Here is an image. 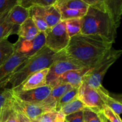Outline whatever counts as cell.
<instances>
[{
	"mask_svg": "<svg viewBox=\"0 0 122 122\" xmlns=\"http://www.w3.org/2000/svg\"><path fill=\"white\" fill-rule=\"evenodd\" d=\"M113 42L98 35L79 33L71 37L66 56L82 67H94L112 48Z\"/></svg>",
	"mask_w": 122,
	"mask_h": 122,
	"instance_id": "1",
	"label": "cell"
},
{
	"mask_svg": "<svg viewBox=\"0 0 122 122\" xmlns=\"http://www.w3.org/2000/svg\"><path fill=\"white\" fill-rule=\"evenodd\" d=\"M64 54V50L54 52L46 46H44L35 54L27 58L12 74L8 81V83L11 85V89H17L31 75L42 69L49 68L55 61Z\"/></svg>",
	"mask_w": 122,
	"mask_h": 122,
	"instance_id": "2",
	"label": "cell"
},
{
	"mask_svg": "<svg viewBox=\"0 0 122 122\" xmlns=\"http://www.w3.org/2000/svg\"><path fill=\"white\" fill-rule=\"evenodd\" d=\"M81 20V33L100 36L112 42H115L119 26L108 12L89 6L86 13Z\"/></svg>",
	"mask_w": 122,
	"mask_h": 122,
	"instance_id": "3",
	"label": "cell"
},
{
	"mask_svg": "<svg viewBox=\"0 0 122 122\" xmlns=\"http://www.w3.org/2000/svg\"><path fill=\"white\" fill-rule=\"evenodd\" d=\"M122 50L112 48L103 58L86 73L83 77L84 81L89 86L95 89L101 85V82L108 69L120 57Z\"/></svg>",
	"mask_w": 122,
	"mask_h": 122,
	"instance_id": "4",
	"label": "cell"
},
{
	"mask_svg": "<svg viewBox=\"0 0 122 122\" xmlns=\"http://www.w3.org/2000/svg\"><path fill=\"white\" fill-rule=\"evenodd\" d=\"M45 36V46L54 52H59L65 50L69 43V38L65 21H61L51 28L44 32Z\"/></svg>",
	"mask_w": 122,
	"mask_h": 122,
	"instance_id": "5",
	"label": "cell"
},
{
	"mask_svg": "<svg viewBox=\"0 0 122 122\" xmlns=\"http://www.w3.org/2000/svg\"><path fill=\"white\" fill-rule=\"evenodd\" d=\"M61 15V20L82 18L89 5L82 0H57L54 4Z\"/></svg>",
	"mask_w": 122,
	"mask_h": 122,
	"instance_id": "6",
	"label": "cell"
},
{
	"mask_svg": "<svg viewBox=\"0 0 122 122\" xmlns=\"http://www.w3.org/2000/svg\"><path fill=\"white\" fill-rule=\"evenodd\" d=\"M82 68L84 67L74 63L64 54L62 57L55 61L48 68V73L46 76V85H52L61 75L66 71Z\"/></svg>",
	"mask_w": 122,
	"mask_h": 122,
	"instance_id": "7",
	"label": "cell"
},
{
	"mask_svg": "<svg viewBox=\"0 0 122 122\" xmlns=\"http://www.w3.org/2000/svg\"><path fill=\"white\" fill-rule=\"evenodd\" d=\"M77 99L81 101L86 108L98 113L102 110L104 103L94 88L89 86L83 81L78 88Z\"/></svg>",
	"mask_w": 122,
	"mask_h": 122,
	"instance_id": "8",
	"label": "cell"
},
{
	"mask_svg": "<svg viewBox=\"0 0 122 122\" xmlns=\"http://www.w3.org/2000/svg\"><path fill=\"white\" fill-rule=\"evenodd\" d=\"M14 44V51L29 58L45 46L44 32H41L36 36L30 41L19 38Z\"/></svg>",
	"mask_w": 122,
	"mask_h": 122,
	"instance_id": "9",
	"label": "cell"
},
{
	"mask_svg": "<svg viewBox=\"0 0 122 122\" xmlns=\"http://www.w3.org/2000/svg\"><path fill=\"white\" fill-rule=\"evenodd\" d=\"M52 86L45 85L30 90H13L12 94L19 100L28 103L38 105L48 97L52 90Z\"/></svg>",
	"mask_w": 122,
	"mask_h": 122,
	"instance_id": "10",
	"label": "cell"
},
{
	"mask_svg": "<svg viewBox=\"0 0 122 122\" xmlns=\"http://www.w3.org/2000/svg\"><path fill=\"white\" fill-rule=\"evenodd\" d=\"M27 57L14 51L8 60L0 66V87H5L8 83V79Z\"/></svg>",
	"mask_w": 122,
	"mask_h": 122,
	"instance_id": "11",
	"label": "cell"
},
{
	"mask_svg": "<svg viewBox=\"0 0 122 122\" xmlns=\"http://www.w3.org/2000/svg\"><path fill=\"white\" fill-rule=\"evenodd\" d=\"M29 17L38 15L41 17L47 23L48 28L53 27L61 21V15L58 10L54 5L39 7L33 6L29 8Z\"/></svg>",
	"mask_w": 122,
	"mask_h": 122,
	"instance_id": "12",
	"label": "cell"
},
{
	"mask_svg": "<svg viewBox=\"0 0 122 122\" xmlns=\"http://www.w3.org/2000/svg\"><path fill=\"white\" fill-rule=\"evenodd\" d=\"M73 88L66 83H59L52 86V90L48 97L38 106L47 111L56 110V107L61 97Z\"/></svg>",
	"mask_w": 122,
	"mask_h": 122,
	"instance_id": "13",
	"label": "cell"
},
{
	"mask_svg": "<svg viewBox=\"0 0 122 122\" xmlns=\"http://www.w3.org/2000/svg\"><path fill=\"white\" fill-rule=\"evenodd\" d=\"M11 102L14 108L23 113L28 119L30 120L31 122H33L36 120L42 113L48 112L38 105L33 104L21 101L15 97L13 94H12Z\"/></svg>",
	"mask_w": 122,
	"mask_h": 122,
	"instance_id": "14",
	"label": "cell"
},
{
	"mask_svg": "<svg viewBox=\"0 0 122 122\" xmlns=\"http://www.w3.org/2000/svg\"><path fill=\"white\" fill-rule=\"evenodd\" d=\"M89 70L90 68L85 67L66 71L61 75L51 86L59 83H66L71 85L73 88H78L83 82L84 76Z\"/></svg>",
	"mask_w": 122,
	"mask_h": 122,
	"instance_id": "15",
	"label": "cell"
},
{
	"mask_svg": "<svg viewBox=\"0 0 122 122\" xmlns=\"http://www.w3.org/2000/svg\"><path fill=\"white\" fill-rule=\"evenodd\" d=\"M48 70V68H46L32 74L19 88L13 90H30L46 85V76Z\"/></svg>",
	"mask_w": 122,
	"mask_h": 122,
	"instance_id": "16",
	"label": "cell"
},
{
	"mask_svg": "<svg viewBox=\"0 0 122 122\" xmlns=\"http://www.w3.org/2000/svg\"><path fill=\"white\" fill-rule=\"evenodd\" d=\"M29 17V9L16 5L8 12L5 16V21L8 23L20 26Z\"/></svg>",
	"mask_w": 122,
	"mask_h": 122,
	"instance_id": "17",
	"label": "cell"
},
{
	"mask_svg": "<svg viewBox=\"0 0 122 122\" xmlns=\"http://www.w3.org/2000/svg\"><path fill=\"white\" fill-rule=\"evenodd\" d=\"M40 32L37 29L32 18L29 17L22 24L19 26L17 33L19 38L30 41L35 38Z\"/></svg>",
	"mask_w": 122,
	"mask_h": 122,
	"instance_id": "18",
	"label": "cell"
},
{
	"mask_svg": "<svg viewBox=\"0 0 122 122\" xmlns=\"http://www.w3.org/2000/svg\"><path fill=\"white\" fill-rule=\"evenodd\" d=\"M94 89L98 93L104 104L109 107L117 115L120 116L122 112V105L121 102L112 97L109 95L108 92L102 86V85L98 88Z\"/></svg>",
	"mask_w": 122,
	"mask_h": 122,
	"instance_id": "19",
	"label": "cell"
},
{
	"mask_svg": "<svg viewBox=\"0 0 122 122\" xmlns=\"http://www.w3.org/2000/svg\"><path fill=\"white\" fill-rule=\"evenodd\" d=\"M106 8L117 25L120 26L122 14V0H106Z\"/></svg>",
	"mask_w": 122,
	"mask_h": 122,
	"instance_id": "20",
	"label": "cell"
},
{
	"mask_svg": "<svg viewBox=\"0 0 122 122\" xmlns=\"http://www.w3.org/2000/svg\"><path fill=\"white\" fill-rule=\"evenodd\" d=\"M8 13L0 17V41L7 39L9 36L17 34V25L8 23L5 21V16Z\"/></svg>",
	"mask_w": 122,
	"mask_h": 122,
	"instance_id": "21",
	"label": "cell"
},
{
	"mask_svg": "<svg viewBox=\"0 0 122 122\" xmlns=\"http://www.w3.org/2000/svg\"><path fill=\"white\" fill-rule=\"evenodd\" d=\"M14 52V44L3 39L0 41V66L5 63Z\"/></svg>",
	"mask_w": 122,
	"mask_h": 122,
	"instance_id": "22",
	"label": "cell"
},
{
	"mask_svg": "<svg viewBox=\"0 0 122 122\" xmlns=\"http://www.w3.org/2000/svg\"><path fill=\"white\" fill-rule=\"evenodd\" d=\"M66 25L67 33L69 38L81 33V27H82V20L81 18L76 19H70L64 20Z\"/></svg>",
	"mask_w": 122,
	"mask_h": 122,
	"instance_id": "23",
	"label": "cell"
},
{
	"mask_svg": "<svg viewBox=\"0 0 122 122\" xmlns=\"http://www.w3.org/2000/svg\"><path fill=\"white\" fill-rule=\"evenodd\" d=\"M85 108V106L81 101L76 99L64 105L61 108L60 112L66 116L72 113L83 110Z\"/></svg>",
	"mask_w": 122,
	"mask_h": 122,
	"instance_id": "24",
	"label": "cell"
},
{
	"mask_svg": "<svg viewBox=\"0 0 122 122\" xmlns=\"http://www.w3.org/2000/svg\"><path fill=\"white\" fill-rule=\"evenodd\" d=\"M78 88H73L70 91L67 92L66 93L64 94L61 98L59 102L57 104V106L56 107V111L58 112L60 111L61 108L67 104L69 102L73 101V100L77 99V91Z\"/></svg>",
	"mask_w": 122,
	"mask_h": 122,
	"instance_id": "25",
	"label": "cell"
},
{
	"mask_svg": "<svg viewBox=\"0 0 122 122\" xmlns=\"http://www.w3.org/2000/svg\"><path fill=\"white\" fill-rule=\"evenodd\" d=\"M57 0H19V5L29 9L33 6H45L52 5L56 3Z\"/></svg>",
	"mask_w": 122,
	"mask_h": 122,
	"instance_id": "26",
	"label": "cell"
},
{
	"mask_svg": "<svg viewBox=\"0 0 122 122\" xmlns=\"http://www.w3.org/2000/svg\"><path fill=\"white\" fill-rule=\"evenodd\" d=\"M83 122H102L98 114L86 107L83 110Z\"/></svg>",
	"mask_w": 122,
	"mask_h": 122,
	"instance_id": "27",
	"label": "cell"
},
{
	"mask_svg": "<svg viewBox=\"0 0 122 122\" xmlns=\"http://www.w3.org/2000/svg\"><path fill=\"white\" fill-rule=\"evenodd\" d=\"M16 5H19V0H0V17Z\"/></svg>",
	"mask_w": 122,
	"mask_h": 122,
	"instance_id": "28",
	"label": "cell"
},
{
	"mask_svg": "<svg viewBox=\"0 0 122 122\" xmlns=\"http://www.w3.org/2000/svg\"><path fill=\"white\" fill-rule=\"evenodd\" d=\"M102 114L110 122H122L120 116L117 115L112 109L104 104L102 108Z\"/></svg>",
	"mask_w": 122,
	"mask_h": 122,
	"instance_id": "29",
	"label": "cell"
},
{
	"mask_svg": "<svg viewBox=\"0 0 122 122\" xmlns=\"http://www.w3.org/2000/svg\"><path fill=\"white\" fill-rule=\"evenodd\" d=\"M58 112L56 110H51L42 113L38 119L33 122H54Z\"/></svg>",
	"mask_w": 122,
	"mask_h": 122,
	"instance_id": "30",
	"label": "cell"
},
{
	"mask_svg": "<svg viewBox=\"0 0 122 122\" xmlns=\"http://www.w3.org/2000/svg\"><path fill=\"white\" fill-rule=\"evenodd\" d=\"M11 89L5 87H0V109L11 97Z\"/></svg>",
	"mask_w": 122,
	"mask_h": 122,
	"instance_id": "31",
	"label": "cell"
},
{
	"mask_svg": "<svg viewBox=\"0 0 122 122\" xmlns=\"http://www.w3.org/2000/svg\"><path fill=\"white\" fill-rule=\"evenodd\" d=\"M30 17L32 18L33 23L40 32H45L46 29H48L47 23L41 17L38 16V15H32Z\"/></svg>",
	"mask_w": 122,
	"mask_h": 122,
	"instance_id": "32",
	"label": "cell"
},
{
	"mask_svg": "<svg viewBox=\"0 0 122 122\" xmlns=\"http://www.w3.org/2000/svg\"><path fill=\"white\" fill-rule=\"evenodd\" d=\"M82 1H84L89 7L107 11L106 8V0H82Z\"/></svg>",
	"mask_w": 122,
	"mask_h": 122,
	"instance_id": "33",
	"label": "cell"
},
{
	"mask_svg": "<svg viewBox=\"0 0 122 122\" xmlns=\"http://www.w3.org/2000/svg\"><path fill=\"white\" fill-rule=\"evenodd\" d=\"M65 120L67 122H83V110L66 116Z\"/></svg>",
	"mask_w": 122,
	"mask_h": 122,
	"instance_id": "34",
	"label": "cell"
},
{
	"mask_svg": "<svg viewBox=\"0 0 122 122\" xmlns=\"http://www.w3.org/2000/svg\"><path fill=\"white\" fill-rule=\"evenodd\" d=\"M14 111H15V116H16L17 119L19 122H31L30 120L29 119H28L23 113H22L20 111L17 110L15 109V108H14Z\"/></svg>",
	"mask_w": 122,
	"mask_h": 122,
	"instance_id": "35",
	"label": "cell"
},
{
	"mask_svg": "<svg viewBox=\"0 0 122 122\" xmlns=\"http://www.w3.org/2000/svg\"><path fill=\"white\" fill-rule=\"evenodd\" d=\"M65 120V116L60 111L57 113L56 119L54 120V122H64Z\"/></svg>",
	"mask_w": 122,
	"mask_h": 122,
	"instance_id": "36",
	"label": "cell"
},
{
	"mask_svg": "<svg viewBox=\"0 0 122 122\" xmlns=\"http://www.w3.org/2000/svg\"><path fill=\"white\" fill-rule=\"evenodd\" d=\"M5 122H19L17 119L16 116H15L14 109V112H13V113L11 114L10 116L8 118V119H7V120Z\"/></svg>",
	"mask_w": 122,
	"mask_h": 122,
	"instance_id": "37",
	"label": "cell"
},
{
	"mask_svg": "<svg viewBox=\"0 0 122 122\" xmlns=\"http://www.w3.org/2000/svg\"><path fill=\"white\" fill-rule=\"evenodd\" d=\"M97 114H98L99 117H100V118L101 119V121H102V122H110L109 121V120H108V119H106V117L104 116V114H102V112H101H101H98Z\"/></svg>",
	"mask_w": 122,
	"mask_h": 122,
	"instance_id": "38",
	"label": "cell"
},
{
	"mask_svg": "<svg viewBox=\"0 0 122 122\" xmlns=\"http://www.w3.org/2000/svg\"><path fill=\"white\" fill-rule=\"evenodd\" d=\"M64 122H67V121H66V120H64Z\"/></svg>",
	"mask_w": 122,
	"mask_h": 122,
	"instance_id": "39",
	"label": "cell"
},
{
	"mask_svg": "<svg viewBox=\"0 0 122 122\" xmlns=\"http://www.w3.org/2000/svg\"><path fill=\"white\" fill-rule=\"evenodd\" d=\"M0 115H1V109H0Z\"/></svg>",
	"mask_w": 122,
	"mask_h": 122,
	"instance_id": "40",
	"label": "cell"
}]
</instances>
